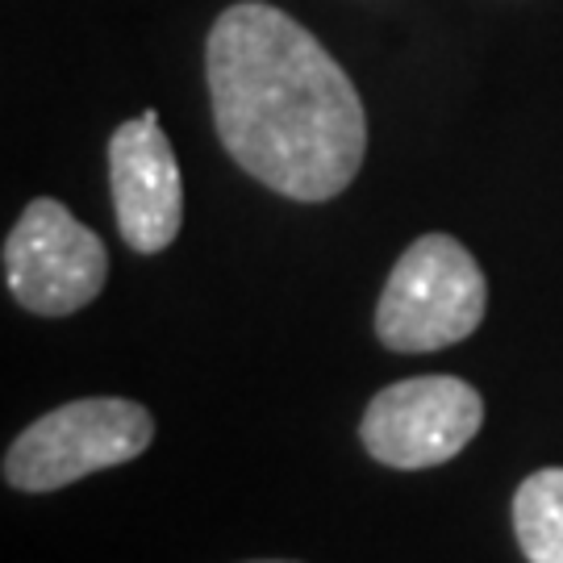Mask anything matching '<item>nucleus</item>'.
<instances>
[{
	"instance_id": "423d86ee",
	"label": "nucleus",
	"mask_w": 563,
	"mask_h": 563,
	"mask_svg": "<svg viewBox=\"0 0 563 563\" xmlns=\"http://www.w3.org/2000/svg\"><path fill=\"white\" fill-rule=\"evenodd\" d=\"M109 184L121 239L142 255L172 246L184 222V180L159 113L146 109L109 139Z\"/></svg>"
},
{
	"instance_id": "7ed1b4c3",
	"label": "nucleus",
	"mask_w": 563,
	"mask_h": 563,
	"mask_svg": "<svg viewBox=\"0 0 563 563\" xmlns=\"http://www.w3.org/2000/svg\"><path fill=\"white\" fill-rule=\"evenodd\" d=\"M155 439L151 409L125 397H84L25 426L4 455V481L21 493H55L92 472L139 460Z\"/></svg>"
},
{
	"instance_id": "39448f33",
	"label": "nucleus",
	"mask_w": 563,
	"mask_h": 563,
	"mask_svg": "<svg viewBox=\"0 0 563 563\" xmlns=\"http://www.w3.org/2000/svg\"><path fill=\"white\" fill-rule=\"evenodd\" d=\"M484 426V397L460 376H413L380 388L360 422L367 455L397 472L455 460Z\"/></svg>"
},
{
	"instance_id": "6e6552de",
	"label": "nucleus",
	"mask_w": 563,
	"mask_h": 563,
	"mask_svg": "<svg viewBox=\"0 0 563 563\" xmlns=\"http://www.w3.org/2000/svg\"><path fill=\"white\" fill-rule=\"evenodd\" d=\"M251 563H292V560H251Z\"/></svg>"
},
{
	"instance_id": "f257e3e1",
	"label": "nucleus",
	"mask_w": 563,
	"mask_h": 563,
	"mask_svg": "<svg viewBox=\"0 0 563 563\" xmlns=\"http://www.w3.org/2000/svg\"><path fill=\"white\" fill-rule=\"evenodd\" d=\"M205 76L218 139L288 201H334L360 176L367 113L351 76L276 4L242 0L209 30Z\"/></svg>"
},
{
	"instance_id": "f03ea898",
	"label": "nucleus",
	"mask_w": 563,
	"mask_h": 563,
	"mask_svg": "<svg viewBox=\"0 0 563 563\" xmlns=\"http://www.w3.org/2000/svg\"><path fill=\"white\" fill-rule=\"evenodd\" d=\"M488 309V284L472 251L451 234H426L405 251L376 305V339L388 351L418 355L476 334Z\"/></svg>"
},
{
	"instance_id": "20e7f679",
	"label": "nucleus",
	"mask_w": 563,
	"mask_h": 563,
	"mask_svg": "<svg viewBox=\"0 0 563 563\" xmlns=\"http://www.w3.org/2000/svg\"><path fill=\"white\" fill-rule=\"evenodd\" d=\"M109 280L104 242L67 213V205L38 197L4 239V284L21 309L38 318H67L101 297Z\"/></svg>"
},
{
	"instance_id": "0eeeda50",
	"label": "nucleus",
	"mask_w": 563,
	"mask_h": 563,
	"mask_svg": "<svg viewBox=\"0 0 563 563\" xmlns=\"http://www.w3.org/2000/svg\"><path fill=\"white\" fill-rule=\"evenodd\" d=\"M514 530L530 563H563V467H543L514 497Z\"/></svg>"
}]
</instances>
